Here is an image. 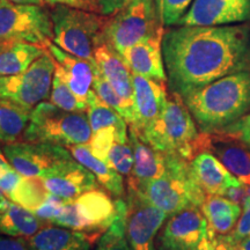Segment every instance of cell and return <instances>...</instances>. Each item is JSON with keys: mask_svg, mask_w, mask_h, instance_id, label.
<instances>
[{"mask_svg": "<svg viewBox=\"0 0 250 250\" xmlns=\"http://www.w3.org/2000/svg\"><path fill=\"white\" fill-rule=\"evenodd\" d=\"M162 54L171 93H187L220 78L249 71L246 26H179L166 31Z\"/></svg>", "mask_w": 250, "mask_h": 250, "instance_id": "6da1fadb", "label": "cell"}, {"mask_svg": "<svg viewBox=\"0 0 250 250\" xmlns=\"http://www.w3.org/2000/svg\"><path fill=\"white\" fill-rule=\"evenodd\" d=\"M182 99L199 132L215 134L250 110V72L223 77L187 93Z\"/></svg>", "mask_w": 250, "mask_h": 250, "instance_id": "7a4b0ae2", "label": "cell"}, {"mask_svg": "<svg viewBox=\"0 0 250 250\" xmlns=\"http://www.w3.org/2000/svg\"><path fill=\"white\" fill-rule=\"evenodd\" d=\"M136 134L153 148L168 154H177L189 161L197 153L204 151V133L198 132L192 115L176 93L168 96L158 120L143 132Z\"/></svg>", "mask_w": 250, "mask_h": 250, "instance_id": "3957f363", "label": "cell"}, {"mask_svg": "<svg viewBox=\"0 0 250 250\" xmlns=\"http://www.w3.org/2000/svg\"><path fill=\"white\" fill-rule=\"evenodd\" d=\"M139 190L167 215L179 213L190 206L201 208L208 196L196 181L190 161L168 153L165 173Z\"/></svg>", "mask_w": 250, "mask_h": 250, "instance_id": "277c9868", "label": "cell"}, {"mask_svg": "<svg viewBox=\"0 0 250 250\" xmlns=\"http://www.w3.org/2000/svg\"><path fill=\"white\" fill-rule=\"evenodd\" d=\"M164 27L156 0H131L116 13L107 17L98 46L104 44L122 55L130 46L165 33Z\"/></svg>", "mask_w": 250, "mask_h": 250, "instance_id": "5b68a950", "label": "cell"}, {"mask_svg": "<svg viewBox=\"0 0 250 250\" xmlns=\"http://www.w3.org/2000/svg\"><path fill=\"white\" fill-rule=\"evenodd\" d=\"M87 112L67 111L43 101L31 110L23 139L30 143L70 146L88 144L92 138Z\"/></svg>", "mask_w": 250, "mask_h": 250, "instance_id": "8992f818", "label": "cell"}, {"mask_svg": "<svg viewBox=\"0 0 250 250\" xmlns=\"http://www.w3.org/2000/svg\"><path fill=\"white\" fill-rule=\"evenodd\" d=\"M50 15L54 30L52 42L68 54L94 61V51L107 17L65 5L51 7Z\"/></svg>", "mask_w": 250, "mask_h": 250, "instance_id": "52a82bcc", "label": "cell"}, {"mask_svg": "<svg viewBox=\"0 0 250 250\" xmlns=\"http://www.w3.org/2000/svg\"><path fill=\"white\" fill-rule=\"evenodd\" d=\"M52 37L51 15L44 6L0 0V44L22 41L46 48Z\"/></svg>", "mask_w": 250, "mask_h": 250, "instance_id": "ba28073f", "label": "cell"}, {"mask_svg": "<svg viewBox=\"0 0 250 250\" xmlns=\"http://www.w3.org/2000/svg\"><path fill=\"white\" fill-rule=\"evenodd\" d=\"M117 214V201H112L102 190L93 189L66 202L64 210L51 225L90 235L105 232Z\"/></svg>", "mask_w": 250, "mask_h": 250, "instance_id": "9c48e42d", "label": "cell"}, {"mask_svg": "<svg viewBox=\"0 0 250 250\" xmlns=\"http://www.w3.org/2000/svg\"><path fill=\"white\" fill-rule=\"evenodd\" d=\"M54 74L55 61L46 50L22 73L0 77V98L33 110L50 98Z\"/></svg>", "mask_w": 250, "mask_h": 250, "instance_id": "30bf717a", "label": "cell"}, {"mask_svg": "<svg viewBox=\"0 0 250 250\" xmlns=\"http://www.w3.org/2000/svg\"><path fill=\"white\" fill-rule=\"evenodd\" d=\"M125 203V229L130 250H155V237L168 215L129 184Z\"/></svg>", "mask_w": 250, "mask_h": 250, "instance_id": "8fae6325", "label": "cell"}, {"mask_svg": "<svg viewBox=\"0 0 250 250\" xmlns=\"http://www.w3.org/2000/svg\"><path fill=\"white\" fill-rule=\"evenodd\" d=\"M2 152L14 169L27 179H42L74 159L64 146L54 144L14 142L6 144Z\"/></svg>", "mask_w": 250, "mask_h": 250, "instance_id": "7c38bea8", "label": "cell"}, {"mask_svg": "<svg viewBox=\"0 0 250 250\" xmlns=\"http://www.w3.org/2000/svg\"><path fill=\"white\" fill-rule=\"evenodd\" d=\"M208 243V224L198 206L170 215L158 236L159 250H206Z\"/></svg>", "mask_w": 250, "mask_h": 250, "instance_id": "4fadbf2b", "label": "cell"}, {"mask_svg": "<svg viewBox=\"0 0 250 250\" xmlns=\"http://www.w3.org/2000/svg\"><path fill=\"white\" fill-rule=\"evenodd\" d=\"M250 20V0H193L177 26H228Z\"/></svg>", "mask_w": 250, "mask_h": 250, "instance_id": "5bb4252c", "label": "cell"}, {"mask_svg": "<svg viewBox=\"0 0 250 250\" xmlns=\"http://www.w3.org/2000/svg\"><path fill=\"white\" fill-rule=\"evenodd\" d=\"M133 121L129 129L136 133L158 120L168 100L165 81H158L132 73Z\"/></svg>", "mask_w": 250, "mask_h": 250, "instance_id": "9a60e30c", "label": "cell"}, {"mask_svg": "<svg viewBox=\"0 0 250 250\" xmlns=\"http://www.w3.org/2000/svg\"><path fill=\"white\" fill-rule=\"evenodd\" d=\"M88 146L96 158L104 161L115 170L130 176L133 166V152L129 140V131L105 127L92 134Z\"/></svg>", "mask_w": 250, "mask_h": 250, "instance_id": "2e32d148", "label": "cell"}, {"mask_svg": "<svg viewBox=\"0 0 250 250\" xmlns=\"http://www.w3.org/2000/svg\"><path fill=\"white\" fill-rule=\"evenodd\" d=\"M41 180L50 193L66 202L73 201L89 190L98 189L99 186L96 177L76 159L58 166Z\"/></svg>", "mask_w": 250, "mask_h": 250, "instance_id": "e0dca14e", "label": "cell"}, {"mask_svg": "<svg viewBox=\"0 0 250 250\" xmlns=\"http://www.w3.org/2000/svg\"><path fill=\"white\" fill-rule=\"evenodd\" d=\"M46 50L55 61V72L59 74L68 87L81 101L88 100V94L92 90L94 72L96 62L94 61L77 57L58 48L54 42L46 44ZM88 104V103H87Z\"/></svg>", "mask_w": 250, "mask_h": 250, "instance_id": "ac0fdd59", "label": "cell"}, {"mask_svg": "<svg viewBox=\"0 0 250 250\" xmlns=\"http://www.w3.org/2000/svg\"><path fill=\"white\" fill-rule=\"evenodd\" d=\"M192 173L206 195L226 196L234 188L245 186L210 151H202L190 161Z\"/></svg>", "mask_w": 250, "mask_h": 250, "instance_id": "d6986e66", "label": "cell"}, {"mask_svg": "<svg viewBox=\"0 0 250 250\" xmlns=\"http://www.w3.org/2000/svg\"><path fill=\"white\" fill-rule=\"evenodd\" d=\"M164 35L165 33H160L144 40L121 55L132 73L158 81H167L162 54Z\"/></svg>", "mask_w": 250, "mask_h": 250, "instance_id": "ffe728a7", "label": "cell"}, {"mask_svg": "<svg viewBox=\"0 0 250 250\" xmlns=\"http://www.w3.org/2000/svg\"><path fill=\"white\" fill-rule=\"evenodd\" d=\"M129 140L133 152V166L127 184L142 189L144 186L165 173L166 153L158 151L147 143L143 142L131 129H129Z\"/></svg>", "mask_w": 250, "mask_h": 250, "instance_id": "44dd1931", "label": "cell"}, {"mask_svg": "<svg viewBox=\"0 0 250 250\" xmlns=\"http://www.w3.org/2000/svg\"><path fill=\"white\" fill-rule=\"evenodd\" d=\"M205 151H210L250 190V152L239 140L224 134H206Z\"/></svg>", "mask_w": 250, "mask_h": 250, "instance_id": "7402d4cb", "label": "cell"}, {"mask_svg": "<svg viewBox=\"0 0 250 250\" xmlns=\"http://www.w3.org/2000/svg\"><path fill=\"white\" fill-rule=\"evenodd\" d=\"M94 59L105 80L114 87L118 95L133 108L132 72L123 57L115 50L102 44L96 46Z\"/></svg>", "mask_w": 250, "mask_h": 250, "instance_id": "603a6c76", "label": "cell"}, {"mask_svg": "<svg viewBox=\"0 0 250 250\" xmlns=\"http://www.w3.org/2000/svg\"><path fill=\"white\" fill-rule=\"evenodd\" d=\"M27 241L29 250H93L92 241L85 233L55 225L44 226Z\"/></svg>", "mask_w": 250, "mask_h": 250, "instance_id": "cb8c5ba5", "label": "cell"}, {"mask_svg": "<svg viewBox=\"0 0 250 250\" xmlns=\"http://www.w3.org/2000/svg\"><path fill=\"white\" fill-rule=\"evenodd\" d=\"M68 148L73 158L96 177L100 186H102L116 198H122L124 196L125 187L122 174L111 168L104 161L96 158L90 151L88 144H79V145L70 146Z\"/></svg>", "mask_w": 250, "mask_h": 250, "instance_id": "d4e9b609", "label": "cell"}, {"mask_svg": "<svg viewBox=\"0 0 250 250\" xmlns=\"http://www.w3.org/2000/svg\"><path fill=\"white\" fill-rule=\"evenodd\" d=\"M201 210L208 224V232L217 235H227L235 228L241 208L239 203L217 195H208Z\"/></svg>", "mask_w": 250, "mask_h": 250, "instance_id": "484cf974", "label": "cell"}, {"mask_svg": "<svg viewBox=\"0 0 250 250\" xmlns=\"http://www.w3.org/2000/svg\"><path fill=\"white\" fill-rule=\"evenodd\" d=\"M46 52V48L35 43L13 41L0 44V77L22 73Z\"/></svg>", "mask_w": 250, "mask_h": 250, "instance_id": "4316f807", "label": "cell"}, {"mask_svg": "<svg viewBox=\"0 0 250 250\" xmlns=\"http://www.w3.org/2000/svg\"><path fill=\"white\" fill-rule=\"evenodd\" d=\"M46 221L41 219L23 206L11 202L8 208L0 211V234L15 237L35 235L40 229L46 226Z\"/></svg>", "mask_w": 250, "mask_h": 250, "instance_id": "83f0119b", "label": "cell"}, {"mask_svg": "<svg viewBox=\"0 0 250 250\" xmlns=\"http://www.w3.org/2000/svg\"><path fill=\"white\" fill-rule=\"evenodd\" d=\"M31 110L0 98V142L14 143L23 138Z\"/></svg>", "mask_w": 250, "mask_h": 250, "instance_id": "f1b7e54d", "label": "cell"}, {"mask_svg": "<svg viewBox=\"0 0 250 250\" xmlns=\"http://www.w3.org/2000/svg\"><path fill=\"white\" fill-rule=\"evenodd\" d=\"M88 109H87V116H88L90 127L93 133L105 129V127H116L121 131L127 130V123L118 112L105 104L101 99L96 95L93 88L88 94Z\"/></svg>", "mask_w": 250, "mask_h": 250, "instance_id": "f546056e", "label": "cell"}, {"mask_svg": "<svg viewBox=\"0 0 250 250\" xmlns=\"http://www.w3.org/2000/svg\"><path fill=\"white\" fill-rule=\"evenodd\" d=\"M116 201L118 208L117 217L99 239L96 250H130L125 229L126 203L122 198H117Z\"/></svg>", "mask_w": 250, "mask_h": 250, "instance_id": "4dcf8cb0", "label": "cell"}, {"mask_svg": "<svg viewBox=\"0 0 250 250\" xmlns=\"http://www.w3.org/2000/svg\"><path fill=\"white\" fill-rule=\"evenodd\" d=\"M92 88L96 95L102 100L105 104L109 107L115 109L122 117L124 118L127 125H130L133 121V108L131 107L129 103H126L123 99L118 95V93L114 89L110 83L105 80V78L102 76L100 72L98 65L94 72V79Z\"/></svg>", "mask_w": 250, "mask_h": 250, "instance_id": "1f68e13d", "label": "cell"}, {"mask_svg": "<svg viewBox=\"0 0 250 250\" xmlns=\"http://www.w3.org/2000/svg\"><path fill=\"white\" fill-rule=\"evenodd\" d=\"M50 102L54 103L58 108L67 111H83L88 109V104L81 101L78 96L72 92V89L65 83V80L55 72L52 80L51 93H50Z\"/></svg>", "mask_w": 250, "mask_h": 250, "instance_id": "d6a6232c", "label": "cell"}, {"mask_svg": "<svg viewBox=\"0 0 250 250\" xmlns=\"http://www.w3.org/2000/svg\"><path fill=\"white\" fill-rule=\"evenodd\" d=\"M192 1L193 0H156V7L164 26H176Z\"/></svg>", "mask_w": 250, "mask_h": 250, "instance_id": "836d02e7", "label": "cell"}, {"mask_svg": "<svg viewBox=\"0 0 250 250\" xmlns=\"http://www.w3.org/2000/svg\"><path fill=\"white\" fill-rule=\"evenodd\" d=\"M215 134H224L229 138L239 140L250 152V114L245 115Z\"/></svg>", "mask_w": 250, "mask_h": 250, "instance_id": "e575fe53", "label": "cell"}, {"mask_svg": "<svg viewBox=\"0 0 250 250\" xmlns=\"http://www.w3.org/2000/svg\"><path fill=\"white\" fill-rule=\"evenodd\" d=\"M65 204H66V201L52 195V193H49L45 201L34 211V213L48 224H51L64 210Z\"/></svg>", "mask_w": 250, "mask_h": 250, "instance_id": "d590c367", "label": "cell"}, {"mask_svg": "<svg viewBox=\"0 0 250 250\" xmlns=\"http://www.w3.org/2000/svg\"><path fill=\"white\" fill-rule=\"evenodd\" d=\"M23 180L22 175L18 173L11 165L6 169L0 171V189L11 199L19 190Z\"/></svg>", "mask_w": 250, "mask_h": 250, "instance_id": "8d00e7d4", "label": "cell"}, {"mask_svg": "<svg viewBox=\"0 0 250 250\" xmlns=\"http://www.w3.org/2000/svg\"><path fill=\"white\" fill-rule=\"evenodd\" d=\"M234 245H237L242 239L250 235V195L243 199V212L241 217L239 218L236 226L228 234Z\"/></svg>", "mask_w": 250, "mask_h": 250, "instance_id": "74e56055", "label": "cell"}, {"mask_svg": "<svg viewBox=\"0 0 250 250\" xmlns=\"http://www.w3.org/2000/svg\"><path fill=\"white\" fill-rule=\"evenodd\" d=\"M130 1L131 0H95L99 13L104 15V17H109V15L116 13Z\"/></svg>", "mask_w": 250, "mask_h": 250, "instance_id": "f35d334b", "label": "cell"}, {"mask_svg": "<svg viewBox=\"0 0 250 250\" xmlns=\"http://www.w3.org/2000/svg\"><path fill=\"white\" fill-rule=\"evenodd\" d=\"M0 250H29L26 237L0 235Z\"/></svg>", "mask_w": 250, "mask_h": 250, "instance_id": "ab89813d", "label": "cell"}, {"mask_svg": "<svg viewBox=\"0 0 250 250\" xmlns=\"http://www.w3.org/2000/svg\"><path fill=\"white\" fill-rule=\"evenodd\" d=\"M210 235V243L206 250H234L235 245H234L229 235H217V234L208 233Z\"/></svg>", "mask_w": 250, "mask_h": 250, "instance_id": "60d3db41", "label": "cell"}, {"mask_svg": "<svg viewBox=\"0 0 250 250\" xmlns=\"http://www.w3.org/2000/svg\"><path fill=\"white\" fill-rule=\"evenodd\" d=\"M45 4H48L50 7H55L58 5L71 6V7H77L81 9H87V11L96 12L95 8L92 5L88 4L86 0H44Z\"/></svg>", "mask_w": 250, "mask_h": 250, "instance_id": "b9f144b4", "label": "cell"}, {"mask_svg": "<svg viewBox=\"0 0 250 250\" xmlns=\"http://www.w3.org/2000/svg\"><path fill=\"white\" fill-rule=\"evenodd\" d=\"M11 199L8 198L7 195L0 189V211H4L8 208V205L11 204Z\"/></svg>", "mask_w": 250, "mask_h": 250, "instance_id": "7bdbcfd3", "label": "cell"}, {"mask_svg": "<svg viewBox=\"0 0 250 250\" xmlns=\"http://www.w3.org/2000/svg\"><path fill=\"white\" fill-rule=\"evenodd\" d=\"M9 1L15 2V4H31V5H40L44 6V0H9Z\"/></svg>", "mask_w": 250, "mask_h": 250, "instance_id": "ee69618b", "label": "cell"}, {"mask_svg": "<svg viewBox=\"0 0 250 250\" xmlns=\"http://www.w3.org/2000/svg\"><path fill=\"white\" fill-rule=\"evenodd\" d=\"M241 250H250V235L246 236L236 245Z\"/></svg>", "mask_w": 250, "mask_h": 250, "instance_id": "f6af8a7d", "label": "cell"}, {"mask_svg": "<svg viewBox=\"0 0 250 250\" xmlns=\"http://www.w3.org/2000/svg\"><path fill=\"white\" fill-rule=\"evenodd\" d=\"M87 2H88V4H90L93 6L94 8H95V11L96 12H99V9H98V6H96V2H95V0H86Z\"/></svg>", "mask_w": 250, "mask_h": 250, "instance_id": "bcb514c9", "label": "cell"}, {"mask_svg": "<svg viewBox=\"0 0 250 250\" xmlns=\"http://www.w3.org/2000/svg\"><path fill=\"white\" fill-rule=\"evenodd\" d=\"M234 250H241V249H240V248H239V247H237V246H236V247H235V249H234Z\"/></svg>", "mask_w": 250, "mask_h": 250, "instance_id": "7dc6e473", "label": "cell"}]
</instances>
